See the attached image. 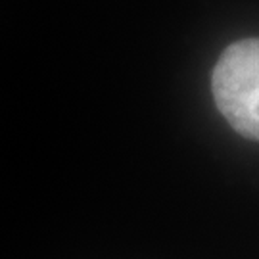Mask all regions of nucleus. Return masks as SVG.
<instances>
[{"mask_svg":"<svg viewBox=\"0 0 259 259\" xmlns=\"http://www.w3.org/2000/svg\"><path fill=\"white\" fill-rule=\"evenodd\" d=\"M211 93L232 129L259 142V38H242L223 50L213 67Z\"/></svg>","mask_w":259,"mask_h":259,"instance_id":"nucleus-1","label":"nucleus"}]
</instances>
